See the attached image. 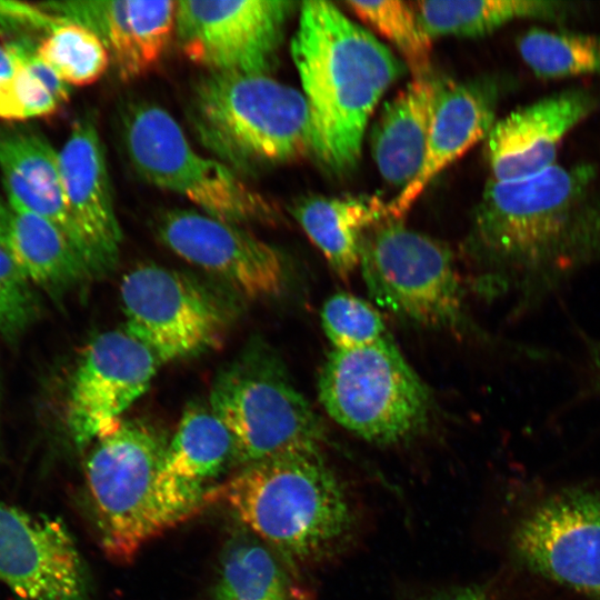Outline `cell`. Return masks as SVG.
Returning a JSON list of instances; mask_svg holds the SVG:
<instances>
[{"label":"cell","mask_w":600,"mask_h":600,"mask_svg":"<svg viewBox=\"0 0 600 600\" xmlns=\"http://www.w3.org/2000/svg\"><path fill=\"white\" fill-rule=\"evenodd\" d=\"M41 6L57 18L94 32L123 81L147 74L166 53L167 26L150 1L76 0L41 2Z\"/></svg>","instance_id":"cell-19"},{"label":"cell","mask_w":600,"mask_h":600,"mask_svg":"<svg viewBox=\"0 0 600 600\" xmlns=\"http://www.w3.org/2000/svg\"><path fill=\"white\" fill-rule=\"evenodd\" d=\"M588 163L554 164L521 180L490 179L470 249L488 267L542 274L600 253V189Z\"/></svg>","instance_id":"cell-1"},{"label":"cell","mask_w":600,"mask_h":600,"mask_svg":"<svg viewBox=\"0 0 600 600\" xmlns=\"http://www.w3.org/2000/svg\"><path fill=\"white\" fill-rule=\"evenodd\" d=\"M318 393L338 424L378 446L411 439L430 417L429 392L390 336L363 348L332 350Z\"/></svg>","instance_id":"cell-8"},{"label":"cell","mask_w":600,"mask_h":600,"mask_svg":"<svg viewBox=\"0 0 600 600\" xmlns=\"http://www.w3.org/2000/svg\"><path fill=\"white\" fill-rule=\"evenodd\" d=\"M416 10L421 27L438 37L484 36L516 19L558 18L566 3L543 0L419 1Z\"/></svg>","instance_id":"cell-26"},{"label":"cell","mask_w":600,"mask_h":600,"mask_svg":"<svg viewBox=\"0 0 600 600\" xmlns=\"http://www.w3.org/2000/svg\"><path fill=\"white\" fill-rule=\"evenodd\" d=\"M293 4L281 0L177 1L176 38L183 54L209 72L269 74Z\"/></svg>","instance_id":"cell-11"},{"label":"cell","mask_w":600,"mask_h":600,"mask_svg":"<svg viewBox=\"0 0 600 600\" xmlns=\"http://www.w3.org/2000/svg\"><path fill=\"white\" fill-rule=\"evenodd\" d=\"M37 57L68 86H88L107 71L110 54L91 30L62 21L36 48Z\"/></svg>","instance_id":"cell-27"},{"label":"cell","mask_w":600,"mask_h":600,"mask_svg":"<svg viewBox=\"0 0 600 600\" xmlns=\"http://www.w3.org/2000/svg\"><path fill=\"white\" fill-rule=\"evenodd\" d=\"M430 600H491V599L481 589L464 588V589L453 591L449 594L440 596Z\"/></svg>","instance_id":"cell-33"},{"label":"cell","mask_w":600,"mask_h":600,"mask_svg":"<svg viewBox=\"0 0 600 600\" xmlns=\"http://www.w3.org/2000/svg\"><path fill=\"white\" fill-rule=\"evenodd\" d=\"M497 99L491 81L441 82L422 167L387 203L391 218L401 220L442 170L487 138L496 123Z\"/></svg>","instance_id":"cell-18"},{"label":"cell","mask_w":600,"mask_h":600,"mask_svg":"<svg viewBox=\"0 0 600 600\" xmlns=\"http://www.w3.org/2000/svg\"><path fill=\"white\" fill-rule=\"evenodd\" d=\"M10 221V209L0 200V244L6 247L8 227Z\"/></svg>","instance_id":"cell-34"},{"label":"cell","mask_w":600,"mask_h":600,"mask_svg":"<svg viewBox=\"0 0 600 600\" xmlns=\"http://www.w3.org/2000/svg\"><path fill=\"white\" fill-rule=\"evenodd\" d=\"M156 230L171 251L247 299L279 296L286 286V262L279 250L242 226L201 211L171 209L158 217Z\"/></svg>","instance_id":"cell-14"},{"label":"cell","mask_w":600,"mask_h":600,"mask_svg":"<svg viewBox=\"0 0 600 600\" xmlns=\"http://www.w3.org/2000/svg\"><path fill=\"white\" fill-rule=\"evenodd\" d=\"M212 501L226 503L247 530L292 566L332 554L354 527L347 489L321 451L240 467L212 488Z\"/></svg>","instance_id":"cell-3"},{"label":"cell","mask_w":600,"mask_h":600,"mask_svg":"<svg viewBox=\"0 0 600 600\" xmlns=\"http://www.w3.org/2000/svg\"><path fill=\"white\" fill-rule=\"evenodd\" d=\"M360 268L370 297L417 324L457 330L463 288L454 257L443 242L388 218L364 237Z\"/></svg>","instance_id":"cell-9"},{"label":"cell","mask_w":600,"mask_h":600,"mask_svg":"<svg viewBox=\"0 0 600 600\" xmlns=\"http://www.w3.org/2000/svg\"><path fill=\"white\" fill-rule=\"evenodd\" d=\"M209 600H293L274 553L244 527L222 550Z\"/></svg>","instance_id":"cell-25"},{"label":"cell","mask_w":600,"mask_h":600,"mask_svg":"<svg viewBox=\"0 0 600 600\" xmlns=\"http://www.w3.org/2000/svg\"><path fill=\"white\" fill-rule=\"evenodd\" d=\"M291 56L312 120V152L328 169L358 162L366 128L402 66L369 31L333 3L306 1Z\"/></svg>","instance_id":"cell-2"},{"label":"cell","mask_w":600,"mask_h":600,"mask_svg":"<svg viewBox=\"0 0 600 600\" xmlns=\"http://www.w3.org/2000/svg\"><path fill=\"white\" fill-rule=\"evenodd\" d=\"M187 117L199 142L238 174L312 152V120L301 91L269 74L203 73Z\"/></svg>","instance_id":"cell-5"},{"label":"cell","mask_w":600,"mask_h":600,"mask_svg":"<svg viewBox=\"0 0 600 600\" xmlns=\"http://www.w3.org/2000/svg\"><path fill=\"white\" fill-rule=\"evenodd\" d=\"M0 580L20 600H88L83 559L58 518L0 503Z\"/></svg>","instance_id":"cell-15"},{"label":"cell","mask_w":600,"mask_h":600,"mask_svg":"<svg viewBox=\"0 0 600 600\" xmlns=\"http://www.w3.org/2000/svg\"><path fill=\"white\" fill-rule=\"evenodd\" d=\"M597 366H598L599 371H600V349L597 352Z\"/></svg>","instance_id":"cell-36"},{"label":"cell","mask_w":600,"mask_h":600,"mask_svg":"<svg viewBox=\"0 0 600 600\" xmlns=\"http://www.w3.org/2000/svg\"><path fill=\"white\" fill-rule=\"evenodd\" d=\"M441 82L414 78L383 108L371 133V151L381 177L406 188L419 173Z\"/></svg>","instance_id":"cell-21"},{"label":"cell","mask_w":600,"mask_h":600,"mask_svg":"<svg viewBox=\"0 0 600 600\" xmlns=\"http://www.w3.org/2000/svg\"><path fill=\"white\" fill-rule=\"evenodd\" d=\"M160 362L126 329L96 336L73 373L67 426L78 447H89L113 430L149 388Z\"/></svg>","instance_id":"cell-13"},{"label":"cell","mask_w":600,"mask_h":600,"mask_svg":"<svg viewBox=\"0 0 600 600\" xmlns=\"http://www.w3.org/2000/svg\"><path fill=\"white\" fill-rule=\"evenodd\" d=\"M229 467H234L230 432L210 407L192 403L183 411L168 441L160 479L169 489L210 503V484Z\"/></svg>","instance_id":"cell-22"},{"label":"cell","mask_w":600,"mask_h":600,"mask_svg":"<svg viewBox=\"0 0 600 600\" xmlns=\"http://www.w3.org/2000/svg\"><path fill=\"white\" fill-rule=\"evenodd\" d=\"M526 64L540 78L600 73V37L531 29L518 41Z\"/></svg>","instance_id":"cell-28"},{"label":"cell","mask_w":600,"mask_h":600,"mask_svg":"<svg viewBox=\"0 0 600 600\" xmlns=\"http://www.w3.org/2000/svg\"><path fill=\"white\" fill-rule=\"evenodd\" d=\"M290 212L343 279L360 264L366 234L391 218L387 204L376 197H304L290 206Z\"/></svg>","instance_id":"cell-23"},{"label":"cell","mask_w":600,"mask_h":600,"mask_svg":"<svg viewBox=\"0 0 600 600\" xmlns=\"http://www.w3.org/2000/svg\"><path fill=\"white\" fill-rule=\"evenodd\" d=\"M121 138L141 178L187 198L201 212L238 226L278 221L273 204L228 166L198 153L162 107L144 100L127 103L121 111Z\"/></svg>","instance_id":"cell-7"},{"label":"cell","mask_w":600,"mask_h":600,"mask_svg":"<svg viewBox=\"0 0 600 600\" xmlns=\"http://www.w3.org/2000/svg\"><path fill=\"white\" fill-rule=\"evenodd\" d=\"M6 248L28 281L51 294L93 278L61 230L34 213L10 209Z\"/></svg>","instance_id":"cell-24"},{"label":"cell","mask_w":600,"mask_h":600,"mask_svg":"<svg viewBox=\"0 0 600 600\" xmlns=\"http://www.w3.org/2000/svg\"><path fill=\"white\" fill-rule=\"evenodd\" d=\"M511 547L528 569L600 600V490L569 489L528 510Z\"/></svg>","instance_id":"cell-12"},{"label":"cell","mask_w":600,"mask_h":600,"mask_svg":"<svg viewBox=\"0 0 600 600\" xmlns=\"http://www.w3.org/2000/svg\"><path fill=\"white\" fill-rule=\"evenodd\" d=\"M346 4L397 48L414 78L431 76L432 39L421 27L413 4L399 0Z\"/></svg>","instance_id":"cell-29"},{"label":"cell","mask_w":600,"mask_h":600,"mask_svg":"<svg viewBox=\"0 0 600 600\" xmlns=\"http://www.w3.org/2000/svg\"><path fill=\"white\" fill-rule=\"evenodd\" d=\"M168 441L147 421L122 419L89 446L88 492L102 550L113 561L130 562L148 541L204 507L162 483Z\"/></svg>","instance_id":"cell-4"},{"label":"cell","mask_w":600,"mask_h":600,"mask_svg":"<svg viewBox=\"0 0 600 600\" xmlns=\"http://www.w3.org/2000/svg\"><path fill=\"white\" fill-rule=\"evenodd\" d=\"M320 319L333 350L363 348L389 336L378 310L347 292L329 297L322 306Z\"/></svg>","instance_id":"cell-30"},{"label":"cell","mask_w":600,"mask_h":600,"mask_svg":"<svg viewBox=\"0 0 600 600\" xmlns=\"http://www.w3.org/2000/svg\"><path fill=\"white\" fill-rule=\"evenodd\" d=\"M124 329L142 342L160 364L217 348L232 320V310L216 291L183 272L142 264L120 286Z\"/></svg>","instance_id":"cell-10"},{"label":"cell","mask_w":600,"mask_h":600,"mask_svg":"<svg viewBox=\"0 0 600 600\" xmlns=\"http://www.w3.org/2000/svg\"><path fill=\"white\" fill-rule=\"evenodd\" d=\"M293 600H309L308 597L306 594H303L302 592L298 591V590H294L293 591Z\"/></svg>","instance_id":"cell-35"},{"label":"cell","mask_w":600,"mask_h":600,"mask_svg":"<svg viewBox=\"0 0 600 600\" xmlns=\"http://www.w3.org/2000/svg\"><path fill=\"white\" fill-rule=\"evenodd\" d=\"M67 206L92 277L117 264L122 233L116 216L103 143L92 117L72 126L59 151Z\"/></svg>","instance_id":"cell-16"},{"label":"cell","mask_w":600,"mask_h":600,"mask_svg":"<svg viewBox=\"0 0 600 600\" xmlns=\"http://www.w3.org/2000/svg\"><path fill=\"white\" fill-rule=\"evenodd\" d=\"M0 171L9 208L52 222L86 262L83 244L66 201L59 151L48 139L29 129H0Z\"/></svg>","instance_id":"cell-20"},{"label":"cell","mask_w":600,"mask_h":600,"mask_svg":"<svg viewBox=\"0 0 600 600\" xmlns=\"http://www.w3.org/2000/svg\"><path fill=\"white\" fill-rule=\"evenodd\" d=\"M63 20L40 3L0 1V37L4 43L37 48L39 41Z\"/></svg>","instance_id":"cell-32"},{"label":"cell","mask_w":600,"mask_h":600,"mask_svg":"<svg viewBox=\"0 0 600 600\" xmlns=\"http://www.w3.org/2000/svg\"><path fill=\"white\" fill-rule=\"evenodd\" d=\"M596 107L588 90L571 89L517 109L496 121L486 138L493 180L533 177L554 166L564 136Z\"/></svg>","instance_id":"cell-17"},{"label":"cell","mask_w":600,"mask_h":600,"mask_svg":"<svg viewBox=\"0 0 600 600\" xmlns=\"http://www.w3.org/2000/svg\"><path fill=\"white\" fill-rule=\"evenodd\" d=\"M209 407L231 434L234 466L294 453L320 452V418L273 349L254 339L220 369Z\"/></svg>","instance_id":"cell-6"},{"label":"cell","mask_w":600,"mask_h":600,"mask_svg":"<svg viewBox=\"0 0 600 600\" xmlns=\"http://www.w3.org/2000/svg\"><path fill=\"white\" fill-rule=\"evenodd\" d=\"M39 311L33 286L0 244V334L19 337L36 321Z\"/></svg>","instance_id":"cell-31"}]
</instances>
